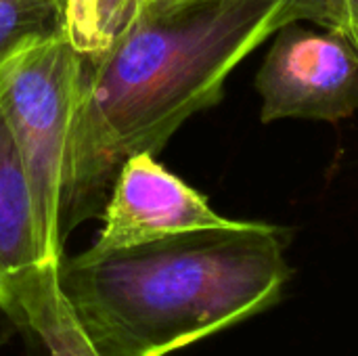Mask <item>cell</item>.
Masks as SVG:
<instances>
[{
  "label": "cell",
  "mask_w": 358,
  "mask_h": 356,
  "mask_svg": "<svg viewBox=\"0 0 358 356\" xmlns=\"http://www.w3.org/2000/svg\"><path fill=\"white\" fill-rule=\"evenodd\" d=\"M319 0H201L147 10L99 55L82 57L71 122L63 237L101 218L122 164L157 155L195 113L220 103L227 78L292 21L319 25Z\"/></svg>",
  "instance_id": "obj_1"
},
{
  "label": "cell",
  "mask_w": 358,
  "mask_h": 356,
  "mask_svg": "<svg viewBox=\"0 0 358 356\" xmlns=\"http://www.w3.org/2000/svg\"><path fill=\"white\" fill-rule=\"evenodd\" d=\"M283 227H227L151 243L86 250L59 285L99 356H166L275 306L292 277Z\"/></svg>",
  "instance_id": "obj_2"
},
{
  "label": "cell",
  "mask_w": 358,
  "mask_h": 356,
  "mask_svg": "<svg viewBox=\"0 0 358 356\" xmlns=\"http://www.w3.org/2000/svg\"><path fill=\"white\" fill-rule=\"evenodd\" d=\"M82 55L65 34L34 44L0 67V109L17 145L48 254L63 262V193Z\"/></svg>",
  "instance_id": "obj_3"
},
{
  "label": "cell",
  "mask_w": 358,
  "mask_h": 356,
  "mask_svg": "<svg viewBox=\"0 0 358 356\" xmlns=\"http://www.w3.org/2000/svg\"><path fill=\"white\" fill-rule=\"evenodd\" d=\"M260 120L340 122L358 111V52L338 31L285 23L256 76Z\"/></svg>",
  "instance_id": "obj_4"
},
{
  "label": "cell",
  "mask_w": 358,
  "mask_h": 356,
  "mask_svg": "<svg viewBox=\"0 0 358 356\" xmlns=\"http://www.w3.org/2000/svg\"><path fill=\"white\" fill-rule=\"evenodd\" d=\"M101 220L103 229L90 245L96 252L134 248L178 233L233 222V218L220 216L197 189L172 174L151 153L132 155L122 164Z\"/></svg>",
  "instance_id": "obj_5"
},
{
  "label": "cell",
  "mask_w": 358,
  "mask_h": 356,
  "mask_svg": "<svg viewBox=\"0 0 358 356\" xmlns=\"http://www.w3.org/2000/svg\"><path fill=\"white\" fill-rule=\"evenodd\" d=\"M59 266L42 241L23 164L0 109V304L17 317L23 296Z\"/></svg>",
  "instance_id": "obj_6"
},
{
  "label": "cell",
  "mask_w": 358,
  "mask_h": 356,
  "mask_svg": "<svg viewBox=\"0 0 358 356\" xmlns=\"http://www.w3.org/2000/svg\"><path fill=\"white\" fill-rule=\"evenodd\" d=\"M17 315L23 329L34 332L50 356H99L61 292L59 271L23 296Z\"/></svg>",
  "instance_id": "obj_7"
},
{
  "label": "cell",
  "mask_w": 358,
  "mask_h": 356,
  "mask_svg": "<svg viewBox=\"0 0 358 356\" xmlns=\"http://www.w3.org/2000/svg\"><path fill=\"white\" fill-rule=\"evenodd\" d=\"M143 0H65V38L82 57L103 52L138 15Z\"/></svg>",
  "instance_id": "obj_8"
},
{
  "label": "cell",
  "mask_w": 358,
  "mask_h": 356,
  "mask_svg": "<svg viewBox=\"0 0 358 356\" xmlns=\"http://www.w3.org/2000/svg\"><path fill=\"white\" fill-rule=\"evenodd\" d=\"M65 34V0H0V67L21 50Z\"/></svg>",
  "instance_id": "obj_9"
},
{
  "label": "cell",
  "mask_w": 358,
  "mask_h": 356,
  "mask_svg": "<svg viewBox=\"0 0 358 356\" xmlns=\"http://www.w3.org/2000/svg\"><path fill=\"white\" fill-rule=\"evenodd\" d=\"M319 25L344 36L358 52V0H319Z\"/></svg>",
  "instance_id": "obj_10"
},
{
  "label": "cell",
  "mask_w": 358,
  "mask_h": 356,
  "mask_svg": "<svg viewBox=\"0 0 358 356\" xmlns=\"http://www.w3.org/2000/svg\"><path fill=\"white\" fill-rule=\"evenodd\" d=\"M23 329V325L17 321V317L0 304V350Z\"/></svg>",
  "instance_id": "obj_11"
},
{
  "label": "cell",
  "mask_w": 358,
  "mask_h": 356,
  "mask_svg": "<svg viewBox=\"0 0 358 356\" xmlns=\"http://www.w3.org/2000/svg\"><path fill=\"white\" fill-rule=\"evenodd\" d=\"M193 2H201V0H143L141 8L147 10H170V8H178V6H187Z\"/></svg>",
  "instance_id": "obj_12"
}]
</instances>
